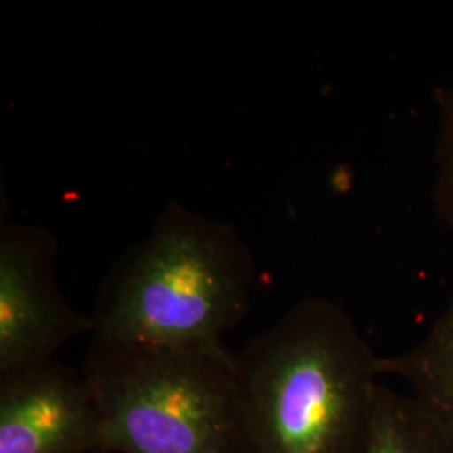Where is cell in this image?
I'll return each mask as SVG.
<instances>
[{"label": "cell", "mask_w": 453, "mask_h": 453, "mask_svg": "<svg viewBox=\"0 0 453 453\" xmlns=\"http://www.w3.org/2000/svg\"><path fill=\"white\" fill-rule=\"evenodd\" d=\"M380 357L340 304L306 297L235 355L234 453H363Z\"/></svg>", "instance_id": "1"}, {"label": "cell", "mask_w": 453, "mask_h": 453, "mask_svg": "<svg viewBox=\"0 0 453 453\" xmlns=\"http://www.w3.org/2000/svg\"><path fill=\"white\" fill-rule=\"evenodd\" d=\"M256 262L237 228L170 202L104 279L93 338L224 346L250 306Z\"/></svg>", "instance_id": "2"}, {"label": "cell", "mask_w": 453, "mask_h": 453, "mask_svg": "<svg viewBox=\"0 0 453 453\" xmlns=\"http://www.w3.org/2000/svg\"><path fill=\"white\" fill-rule=\"evenodd\" d=\"M82 374L99 413V452L234 453L235 355L226 346L93 338Z\"/></svg>", "instance_id": "3"}, {"label": "cell", "mask_w": 453, "mask_h": 453, "mask_svg": "<svg viewBox=\"0 0 453 453\" xmlns=\"http://www.w3.org/2000/svg\"><path fill=\"white\" fill-rule=\"evenodd\" d=\"M58 242L48 228L5 224L0 232V376L56 359L59 349L95 333L54 274Z\"/></svg>", "instance_id": "4"}, {"label": "cell", "mask_w": 453, "mask_h": 453, "mask_svg": "<svg viewBox=\"0 0 453 453\" xmlns=\"http://www.w3.org/2000/svg\"><path fill=\"white\" fill-rule=\"evenodd\" d=\"M99 452V413L84 374L50 359L0 376V453Z\"/></svg>", "instance_id": "5"}, {"label": "cell", "mask_w": 453, "mask_h": 453, "mask_svg": "<svg viewBox=\"0 0 453 453\" xmlns=\"http://www.w3.org/2000/svg\"><path fill=\"white\" fill-rule=\"evenodd\" d=\"M380 372L403 380L410 395L453 432V299L420 342L380 357Z\"/></svg>", "instance_id": "6"}, {"label": "cell", "mask_w": 453, "mask_h": 453, "mask_svg": "<svg viewBox=\"0 0 453 453\" xmlns=\"http://www.w3.org/2000/svg\"><path fill=\"white\" fill-rule=\"evenodd\" d=\"M363 453H453V432L413 395L381 385Z\"/></svg>", "instance_id": "7"}, {"label": "cell", "mask_w": 453, "mask_h": 453, "mask_svg": "<svg viewBox=\"0 0 453 453\" xmlns=\"http://www.w3.org/2000/svg\"><path fill=\"white\" fill-rule=\"evenodd\" d=\"M437 142L434 205L438 219L453 234V84L435 93Z\"/></svg>", "instance_id": "8"}]
</instances>
